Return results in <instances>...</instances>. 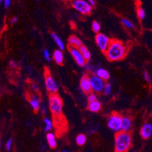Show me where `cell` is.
<instances>
[{"label": "cell", "mask_w": 152, "mask_h": 152, "mask_svg": "<svg viewBox=\"0 0 152 152\" xmlns=\"http://www.w3.org/2000/svg\"><path fill=\"white\" fill-rule=\"evenodd\" d=\"M52 37L53 39V40L55 41V43L57 44V46L58 47L59 50H64V42L62 41L61 39L58 37V36L55 33H52Z\"/></svg>", "instance_id": "cell-20"}, {"label": "cell", "mask_w": 152, "mask_h": 152, "mask_svg": "<svg viewBox=\"0 0 152 152\" xmlns=\"http://www.w3.org/2000/svg\"><path fill=\"white\" fill-rule=\"evenodd\" d=\"M152 135V125L149 122L145 123L140 129V136L143 139H148Z\"/></svg>", "instance_id": "cell-11"}, {"label": "cell", "mask_w": 152, "mask_h": 152, "mask_svg": "<svg viewBox=\"0 0 152 152\" xmlns=\"http://www.w3.org/2000/svg\"><path fill=\"white\" fill-rule=\"evenodd\" d=\"M40 108L42 109V111L43 113V114L46 113V108H45V106L43 104H42V106H40Z\"/></svg>", "instance_id": "cell-34"}, {"label": "cell", "mask_w": 152, "mask_h": 152, "mask_svg": "<svg viewBox=\"0 0 152 152\" xmlns=\"http://www.w3.org/2000/svg\"><path fill=\"white\" fill-rule=\"evenodd\" d=\"M68 50L69 51H70L71 56H73V58H74V59L75 60V62H77V65H78L79 66L85 67L86 62L85 59H84L83 57L82 54L80 52L79 49L75 48V47H69Z\"/></svg>", "instance_id": "cell-9"}, {"label": "cell", "mask_w": 152, "mask_h": 152, "mask_svg": "<svg viewBox=\"0 0 152 152\" xmlns=\"http://www.w3.org/2000/svg\"><path fill=\"white\" fill-rule=\"evenodd\" d=\"M132 145V136L129 132H119L115 136L114 151L128 152Z\"/></svg>", "instance_id": "cell-2"}, {"label": "cell", "mask_w": 152, "mask_h": 152, "mask_svg": "<svg viewBox=\"0 0 152 152\" xmlns=\"http://www.w3.org/2000/svg\"><path fill=\"white\" fill-rule=\"evenodd\" d=\"M132 127V120L129 116L122 117V124H121V132H128Z\"/></svg>", "instance_id": "cell-13"}, {"label": "cell", "mask_w": 152, "mask_h": 152, "mask_svg": "<svg viewBox=\"0 0 152 152\" xmlns=\"http://www.w3.org/2000/svg\"><path fill=\"white\" fill-rule=\"evenodd\" d=\"M95 42L102 52L105 53L110 44V40L104 33H98L95 36Z\"/></svg>", "instance_id": "cell-7"}, {"label": "cell", "mask_w": 152, "mask_h": 152, "mask_svg": "<svg viewBox=\"0 0 152 152\" xmlns=\"http://www.w3.org/2000/svg\"><path fill=\"white\" fill-rule=\"evenodd\" d=\"M102 91H103V93L105 94V95H109V94H110V93H111L112 91V87L111 85H110V84H104Z\"/></svg>", "instance_id": "cell-23"}, {"label": "cell", "mask_w": 152, "mask_h": 152, "mask_svg": "<svg viewBox=\"0 0 152 152\" xmlns=\"http://www.w3.org/2000/svg\"><path fill=\"white\" fill-rule=\"evenodd\" d=\"M143 77H144V79H145L148 83H149V82H151L150 75H149V73L147 72V71H145V72H143Z\"/></svg>", "instance_id": "cell-30"}, {"label": "cell", "mask_w": 152, "mask_h": 152, "mask_svg": "<svg viewBox=\"0 0 152 152\" xmlns=\"http://www.w3.org/2000/svg\"><path fill=\"white\" fill-rule=\"evenodd\" d=\"M1 145H2V142H1V139H0V148H1Z\"/></svg>", "instance_id": "cell-38"}, {"label": "cell", "mask_w": 152, "mask_h": 152, "mask_svg": "<svg viewBox=\"0 0 152 152\" xmlns=\"http://www.w3.org/2000/svg\"><path fill=\"white\" fill-rule=\"evenodd\" d=\"M89 82H90L91 87H92V90L96 92V93H100L103 90L104 85V82L99 79L98 76L95 75H91L90 77H89Z\"/></svg>", "instance_id": "cell-8"}, {"label": "cell", "mask_w": 152, "mask_h": 152, "mask_svg": "<svg viewBox=\"0 0 152 152\" xmlns=\"http://www.w3.org/2000/svg\"><path fill=\"white\" fill-rule=\"evenodd\" d=\"M2 0H0V4L2 3Z\"/></svg>", "instance_id": "cell-39"}, {"label": "cell", "mask_w": 152, "mask_h": 152, "mask_svg": "<svg viewBox=\"0 0 152 152\" xmlns=\"http://www.w3.org/2000/svg\"><path fill=\"white\" fill-rule=\"evenodd\" d=\"M121 124H122V117L117 113H113L109 117L107 121V126L112 131L119 132L121 131Z\"/></svg>", "instance_id": "cell-6"}, {"label": "cell", "mask_w": 152, "mask_h": 152, "mask_svg": "<svg viewBox=\"0 0 152 152\" xmlns=\"http://www.w3.org/2000/svg\"><path fill=\"white\" fill-rule=\"evenodd\" d=\"M101 108H102V104L98 100L93 102L89 103V105H88V110L92 113L99 112Z\"/></svg>", "instance_id": "cell-17"}, {"label": "cell", "mask_w": 152, "mask_h": 152, "mask_svg": "<svg viewBox=\"0 0 152 152\" xmlns=\"http://www.w3.org/2000/svg\"><path fill=\"white\" fill-rule=\"evenodd\" d=\"M10 65L12 67H13V68H15V67H17L18 66V63L15 61L14 60H11L10 61Z\"/></svg>", "instance_id": "cell-32"}, {"label": "cell", "mask_w": 152, "mask_h": 152, "mask_svg": "<svg viewBox=\"0 0 152 152\" xmlns=\"http://www.w3.org/2000/svg\"><path fill=\"white\" fill-rule=\"evenodd\" d=\"M37 1H39V0H37Z\"/></svg>", "instance_id": "cell-40"}, {"label": "cell", "mask_w": 152, "mask_h": 152, "mask_svg": "<svg viewBox=\"0 0 152 152\" xmlns=\"http://www.w3.org/2000/svg\"><path fill=\"white\" fill-rule=\"evenodd\" d=\"M87 100H88V102L89 103L93 102V101L97 100V97H96L95 94H94V93H90V94H89V95H88Z\"/></svg>", "instance_id": "cell-28"}, {"label": "cell", "mask_w": 152, "mask_h": 152, "mask_svg": "<svg viewBox=\"0 0 152 152\" xmlns=\"http://www.w3.org/2000/svg\"><path fill=\"white\" fill-rule=\"evenodd\" d=\"M44 123H45V130L46 132H50L53 128V123L51 119L49 118H45L44 119Z\"/></svg>", "instance_id": "cell-22"}, {"label": "cell", "mask_w": 152, "mask_h": 152, "mask_svg": "<svg viewBox=\"0 0 152 152\" xmlns=\"http://www.w3.org/2000/svg\"><path fill=\"white\" fill-rule=\"evenodd\" d=\"M121 22H122V24L124 25V26H126V27H128V28H130V29L134 28V24H132V22H131V21L129 20V19H121Z\"/></svg>", "instance_id": "cell-24"}, {"label": "cell", "mask_w": 152, "mask_h": 152, "mask_svg": "<svg viewBox=\"0 0 152 152\" xmlns=\"http://www.w3.org/2000/svg\"><path fill=\"white\" fill-rule=\"evenodd\" d=\"M46 140L48 142L49 147L51 148L54 149L57 147V140H56V136L54 133L52 132H49L46 135Z\"/></svg>", "instance_id": "cell-16"}, {"label": "cell", "mask_w": 152, "mask_h": 152, "mask_svg": "<svg viewBox=\"0 0 152 152\" xmlns=\"http://www.w3.org/2000/svg\"><path fill=\"white\" fill-rule=\"evenodd\" d=\"M61 152H71V151H69V150H67V149H64V150L62 151Z\"/></svg>", "instance_id": "cell-37"}, {"label": "cell", "mask_w": 152, "mask_h": 152, "mask_svg": "<svg viewBox=\"0 0 152 152\" xmlns=\"http://www.w3.org/2000/svg\"><path fill=\"white\" fill-rule=\"evenodd\" d=\"M126 52V47L124 43L120 40H112L105 51V55L109 61L115 62L123 59L125 57Z\"/></svg>", "instance_id": "cell-1"}, {"label": "cell", "mask_w": 152, "mask_h": 152, "mask_svg": "<svg viewBox=\"0 0 152 152\" xmlns=\"http://www.w3.org/2000/svg\"><path fill=\"white\" fill-rule=\"evenodd\" d=\"M3 1V5L5 8H8L10 7L11 3H12V0H2Z\"/></svg>", "instance_id": "cell-31"}, {"label": "cell", "mask_w": 152, "mask_h": 152, "mask_svg": "<svg viewBox=\"0 0 152 152\" xmlns=\"http://www.w3.org/2000/svg\"><path fill=\"white\" fill-rule=\"evenodd\" d=\"M43 56L45 58V59L48 62L51 60V56H50V53L47 49H44L43 50Z\"/></svg>", "instance_id": "cell-29"}, {"label": "cell", "mask_w": 152, "mask_h": 152, "mask_svg": "<svg viewBox=\"0 0 152 152\" xmlns=\"http://www.w3.org/2000/svg\"><path fill=\"white\" fill-rule=\"evenodd\" d=\"M95 75L98 76L99 79H101L102 80L107 81L110 79V74H109L108 71H107L106 69H103V68H99V69H96L95 71Z\"/></svg>", "instance_id": "cell-15"}, {"label": "cell", "mask_w": 152, "mask_h": 152, "mask_svg": "<svg viewBox=\"0 0 152 152\" xmlns=\"http://www.w3.org/2000/svg\"><path fill=\"white\" fill-rule=\"evenodd\" d=\"M79 50H80V52L82 54L83 57V59H85L86 62H89L91 59V53L90 51L89 50V49L87 48L86 46L83 45L82 47H80L79 48Z\"/></svg>", "instance_id": "cell-19"}, {"label": "cell", "mask_w": 152, "mask_h": 152, "mask_svg": "<svg viewBox=\"0 0 152 152\" xmlns=\"http://www.w3.org/2000/svg\"><path fill=\"white\" fill-rule=\"evenodd\" d=\"M18 18L17 16L13 17V18H12V20H11V23H12V24H15V23H16V22H18Z\"/></svg>", "instance_id": "cell-33"}, {"label": "cell", "mask_w": 152, "mask_h": 152, "mask_svg": "<svg viewBox=\"0 0 152 152\" xmlns=\"http://www.w3.org/2000/svg\"><path fill=\"white\" fill-rule=\"evenodd\" d=\"M29 103L34 112H37L40 109V98L37 94H33L30 96Z\"/></svg>", "instance_id": "cell-12"}, {"label": "cell", "mask_w": 152, "mask_h": 152, "mask_svg": "<svg viewBox=\"0 0 152 152\" xmlns=\"http://www.w3.org/2000/svg\"><path fill=\"white\" fill-rule=\"evenodd\" d=\"M68 43L70 44V47H75V48H80L83 46V42L79 37L75 35H71L68 38Z\"/></svg>", "instance_id": "cell-14"}, {"label": "cell", "mask_w": 152, "mask_h": 152, "mask_svg": "<svg viewBox=\"0 0 152 152\" xmlns=\"http://www.w3.org/2000/svg\"><path fill=\"white\" fill-rule=\"evenodd\" d=\"M45 85L46 90L50 94H56L58 90V86L55 79L52 76L48 69H45Z\"/></svg>", "instance_id": "cell-5"}, {"label": "cell", "mask_w": 152, "mask_h": 152, "mask_svg": "<svg viewBox=\"0 0 152 152\" xmlns=\"http://www.w3.org/2000/svg\"><path fill=\"white\" fill-rule=\"evenodd\" d=\"M53 59L58 65H62L64 62V54L61 50H56L53 53Z\"/></svg>", "instance_id": "cell-18"}, {"label": "cell", "mask_w": 152, "mask_h": 152, "mask_svg": "<svg viewBox=\"0 0 152 152\" xmlns=\"http://www.w3.org/2000/svg\"><path fill=\"white\" fill-rule=\"evenodd\" d=\"M92 30H93L94 32L95 33H99L101 30V25L99 24V23H98L97 22H93L92 24Z\"/></svg>", "instance_id": "cell-26"}, {"label": "cell", "mask_w": 152, "mask_h": 152, "mask_svg": "<svg viewBox=\"0 0 152 152\" xmlns=\"http://www.w3.org/2000/svg\"><path fill=\"white\" fill-rule=\"evenodd\" d=\"M87 2H89L92 6H95V0H87Z\"/></svg>", "instance_id": "cell-35"}, {"label": "cell", "mask_w": 152, "mask_h": 152, "mask_svg": "<svg viewBox=\"0 0 152 152\" xmlns=\"http://www.w3.org/2000/svg\"><path fill=\"white\" fill-rule=\"evenodd\" d=\"M33 89H34V90H37L39 89V86H38V85H37V84L36 83H33Z\"/></svg>", "instance_id": "cell-36"}, {"label": "cell", "mask_w": 152, "mask_h": 152, "mask_svg": "<svg viewBox=\"0 0 152 152\" xmlns=\"http://www.w3.org/2000/svg\"><path fill=\"white\" fill-rule=\"evenodd\" d=\"M76 142L79 146L84 145L86 142V136L84 134H80L76 138Z\"/></svg>", "instance_id": "cell-21"}, {"label": "cell", "mask_w": 152, "mask_h": 152, "mask_svg": "<svg viewBox=\"0 0 152 152\" xmlns=\"http://www.w3.org/2000/svg\"><path fill=\"white\" fill-rule=\"evenodd\" d=\"M73 8L83 15H89L92 10V6L86 0H72Z\"/></svg>", "instance_id": "cell-4"}, {"label": "cell", "mask_w": 152, "mask_h": 152, "mask_svg": "<svg viewBox=\"0 0 152 152\" xmlns=\"http://www.w3.org/2000/svg\"><path fill=\"white\" fill-rule=\"evenodd\" d=\"M137 15L140 20H143V19H145V18L146 16L145 11L142 8H139L137 10Z\"/></svg>", "instance_id": "cell-25"}, {"label": "cell", "mask_w": 152, "mask_h": 152, "mask_svg": "<svg viewBox=\"0 0 152 152\" xmlns=\"http://www.w3.org/2000/svg\"><path fill=\"white\" fill-rule=\"evenodd\" d=\"M49 106L51 113L55 119L62 118L63 101L57 94H51L49 97Z\"/></svg>", "instance_id": "cell-3"}, {"label": "cell", "mask_w": 152, "mask_h": 152, "mask_svg": "<svg viewBox=\"0 0 152 152\" xmlns=\"http://www.w3.org/2000/svg\"><path fill=\"white\" fill-rule=\"evenodd\" d=\"M12 145H13V140H12V139H9L5 143V149L8 151H11L12 148Z\"/></svg>", "instance_id": "cell-27"}, {"label": "cell", "mask_w": 152, "mask_h": 152, "mask_svg": "<svg viewBox=\"0 0 152 152\" xmlns=\"http://www.w3.org/2000/svg\"><path fill=\"white\" fill-rule=\"evenodd\" d=\"M80 86L81 90L83 93L89 94L92 93V87H91L90 82H89V76L86 75H84L80 79Z\"/></svg>", "instance_id": "cell-10"}]
</instances>
